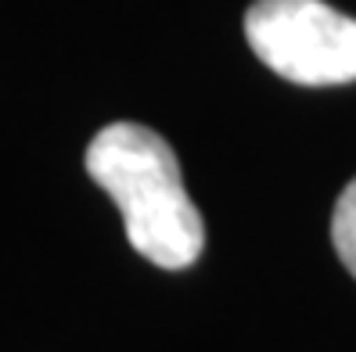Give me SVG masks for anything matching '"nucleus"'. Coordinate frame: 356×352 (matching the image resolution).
Listing matches in <instances>:
<instances>
[{"label": "nucleus", "instance_id": "7ed1b4c3", "mask_svg": "<svg viewBox=\"0 0 356 352\" xmlns=\"http://www.w3.org/2000/svg\"><path fill=\"white\" fill-rule=\"evenodd\" d=\"M331 241H334V252H339L342 266L356 277V180H349V187L334 201Z\"/></svg>", "mask_w": 356, "mask_h": 352}, {"label": "nucleus", "instance_id": "f03ea898", "mask_svg": "<svg viewBox=\"0 0 356 352\" xmlns=\"http://www.w3.org/2000/svg\"><path fill=\"white\" fill-rule=\"evenodd\" d=\"M245 36L266 69L299 87L356 79V18L324 0H256L245 15Z\"/></svg>", "mask_w": 356, "mask_h": 352}, {"label": "nucleus", "instance_id": "f257e3e1", "mask_svg": "<svg viewBox=\"0 0 356 352\" xmlns=\"http://www.w3.org/2000/svg\"><path fill=\"white\" fill-rule=\"evenodd\" d=\"M87 173L127 223L134 252L162 270H187L205 248V223L184 187L180 162L155 130L112 122L87 144Z\"/></svg>", "mask_w": 356, "mask_h": 352}]
</instances>
